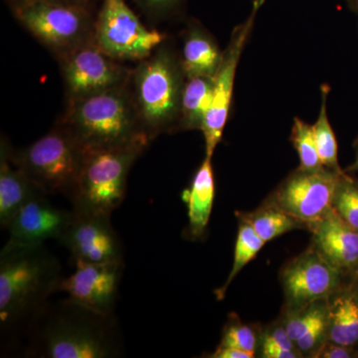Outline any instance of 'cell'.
Segmentation results:
<instances>
[{
    "mask_svg": "<svg viewBox=\"0 0 358 358\" xmlns=\"http://www.w3.org/2000/svg\"><path fill=\"white\" fill-rule=\"evenodd\" d=\"M30 327V357L113 358L122 353L115 315L96 312L69 298L46 306Z\"/></svg>",
    "mask_w": 358,
    "mask_h": 358,
    "instance_id": "6da1fadb",
    "label": "cell"
},
{
    "mask_svg": "<svg viewBox=\"0 0 358 358\" xmlns=\"http://www.w3.org/2000/svg\"><path fill=\"white\" fill-rule=\"evenodd\" d=\"M57 257L44 244L7 242L0 252V327L14 333L32 322L59 291L63 277Z\"/></svg>",
    "mask_w": 358,
    "mask_h": 358,
    "instance_id": "7a4b0ae2",
    "label": "cell"
},
{
    "mask_svg": "<svg viewBox=\"0 0 358 358\" xmlns=\"http://www.w3.org/2000/svg\"><path fill=\"white\" fill-rule=\"evenodd\" d=\"M185 81L180 54L169 39L131 70L129 90L141 129L150 141L178 131Z\"/></svg>",
    "mask_w": 358,
    "mask_h": 358,
    "instance_id": "3957f363",
    "label": "cell"
},
{
    "mask_svg": "<svg viewBox=\"0 0 358 358\" xmlns=\"http://www.w3.org/2000/svg\"><path fill=\"white\" fill-rule=\"evenodd\" d=\"M57 122L73 134L84 150L124 145L147 136L141 129L129 82L66 103L64 113Z\"/></svg>",
    "mask_w": 358,
    "mask_h": 358,
    "instance_id": "277c9868",
    "label": "cell"
},
{
    "mask_svg": "<svg viewBox=\"0 0 358 358\" xmlns=\"http://www.w3.org/2000/svg\"><path fill=\"white\" fill-rule=\"evenodd\" d=\"M152 141L140 136L115 147L85 150L81 173L72 197V209L112 215L126 197L129 171Z\"/></svg>",
    "mask_w": 358,
    "mask_h": 358,
    "instance_id": "5b68a950",
    "label": "cell"
},
{
    "mask_svg": "<svg viewBox=\"0 0 358 358\" xmlns=\"http://www.w3.org/2000/svg\"><path fill=\"white\" fill-rule=\"evenodd\" d=\"M84 148L62 124L55 122L46 134L11 159L45 194H62L70 200L81 173Z\"/></svg>",
    "mask_w": 358,
    "mask_h": 358,
    "instance_id": "8992f818",
    "label": "cell"
},
{
    "mask_svg": "<svg viewBox=\"0 0 358 358\" xmlns=\"http://www.w3.org/2000/svg\"><path fill=\"white\" fill-rule=\"evenodd\" d=\"M11 10L56 59L94 40L96 13L83 7L43 0Z\"/></svg>",
    "mask_w": 358,
    "mask_h": 358,
    "instance_id": "52a82bcc",
    "label": "cell"
},
{
    "mask_svg": "<svg viewBox=\"0 0 358 358\" xmlns=\"http://www.w3.org/2000/svg\"><path fill=\"white\" fill-rule=\"evenodd\" d=\"M167 39L166 33L143 24L126 0H101L94 41L110 57L120 62H140Z\"/></svg>",
    "mask_w": 358,
    "mask_h": 358,
    "instance_id": "ba28073f",
    "label": "cell"
},
{
    "mask_svg": "<svg viewBox=\"0 0 358 358\" xmlns=\"http://www.w3.org/2000/svg\"><path fill=\"white\" fill-rule=\"evenodd\" d=\"M265 2L266 0H253L248 17L241 24L235 26L229 44L223 51L220 65L213 76L210 108L201 129L205 141V157H213L216 148L222 140L224 129L229 117L238 65L253 31L257 15Z\"/></svg>",
    "mask_w": 358,
    "mask_h": 358,
    "instance_id": "9c48e42d",
    "label": "cell"
},
{
    "mask_svg": "<svg viewBox=\"0 0 358 358\" xmlns=\"http://www.w3.org/2000/svg\"><path fill=\"white\" fill-rule=\"evenodd\" d=\"M57 60L64 84L66 103L128 83L133 70L107 55L94 40Z\"/></svg>",
    "mask_w": 358,
    "mask_h": 358,
    "instance_id": "30bf717a",
    "label": "cell"
},
{
    "mask_svg": "<svg viewBox=\"0 0 358 358\" xmlns=\"http://www.w3.org/2000/svg\"><path fill=\"white\" fill-rule=\"evenodd\" d=\"M343 173L324 169L294 171L275 195V205L301 223L310 224L333 208L336 186Z\"/></svg>",
    "mask_w": 358,
    "mask_h": 358,
    "instance_id": "8fae6325",
    "label": "cell"
},
{
    "mask_svg": "<svg viewBox=\"0 0 358 358\" xmlns=\"http://www.w3.org/2000/svg\"><path fill=\"white\" fill-rule=\"evenodd\" d=\"M58 242L69 250L74 264L124 261L121 241L109 214L74 211L72 222Z\"/></svg>",
    "mask_w": 358,
    "mask_h": 358,
    "instance_id": "7c38bea8",
    "label": "cell"
},
{
    "mask_svg": "<svg viewBox=\"0 0 358 358\" xmlns=\"http://www.w3.org/2000/svg\"><path fill=\"white\" fill-rule=\"evenodd\" d=\"M76 271L63 278L59 291L71 300L105 315H114L124 273V261L74 264Z\"/></svg>",
    "mask_w": 358,
    "mask_h": 358,
    "instance_id": "4fadbf2b",
    "label": "cell"
},
{
    "mask_svg": "<svg viewBox=\"0 0 358 358\" xmlns=\"http://www.w3.org/2000/svg\"><path fill=\"white\" fill-rule=\"evenodd\" d=\"M74 217L73 209L52 204L47 194L40 193L26 201L9 223V243L41 245L47 240H59Z\"/></svg>",
    "mask_w": 358,
    "mask_h": 358,
    "instance_id": "5bb4252c",
    "label": "cell"
},
{
    "mask_svg": "<svg viewBox=\"0 0 358 358\" xmlns=\"http://www.w3.org/2000/svg\"><path fill=\"white\" fill-rule=\"evenodd\" d=\"M339 270L319 252H306L282 274V286L289 303L306 308L333 293L338 284Z\"/></svg>",
    "mask_w": 358,
    "mask_h": 358,
    "instance_id": "9a60e30c",
    "label": "cell"
},
{
    "mask_svg": "<svg viewBox=\"0 0 358 358\" xmlns=\"http://www.w3.org/2000/svg\"><path fill=\"white\" fill-rule=\"evenodd\" d=\"M308 226L313 234L315 250L327 262L339 271L358 265V231L334 208Z\"/></svg>",
    "mask_w": 358,
    "mask_h": 358,
    "instance_id": "2e32d148",
    "label": "cell"
},
{
    "mask_svg": "<svg viewBox=\"0 0 358 358\" xmlns=\"http://www.w3.org/2000/svg\"><path fill=\"white\" fill-rule=\"evenodd\" d=\"M11 150L10 143L2 136L0 143V225L6 229L26 201L44 193L14 164Z\"/></svg>",
    "mask_w": 358,
    "mask_h": 358,
    "instance_id": "e0dca14e",
    "label": "cell"
},
{
    "mask_svg": "<svg viewBox=\"0 0 358 358\" xmlns=\"http://www.w3.org/2000/svg\"><path fill=\"white\" fill-rule=\"evenodd\" d=\"M179 54L186 78L213 77L220 65L223 51L201 22L190 20L182 31V48Z\"/></svg>",
    "mask_w": 358,
    "mask_h": 358,
    "instance_id": "ac0fdd59",
    "label": "cell"
},
{
    "mask_svg": "<svg viewBox=\"0 0 358 358\" xmlns=\"http://www.w3.org/2000/svg\"><path fill=\"white\" fill-rule=\"evenodd\" d=\"M214 196L215 179L212 157H205L193 176L192 185L182 194L183 201L187 205L188 237L194 240L203 237L210 219Z\"/></svg>",
    "mask_w": 358,
    "mask_h": 358,
    "instance_id": "d6986e66",
    "label": "cell"
},
{
    "mask_svg": "<svg viewBox=\"0 0 358 358\" xmlns=\"http://www.w3.org/2000/svg\"><path fill=\"white\" fill-rule=\"evenodd\" d=\"M213 77L186 78L178 131H201L210 108Z\"/></svg>",
    "mask_w": 358,
    "mask_h": 358,
    "instance_id": "ffe728a7",
    "label": "cell"
},
{
    "mask_svg": "<svg viewBox=\"0 0 358 358\" xmlns=\"http://www.w3.org/2000/svg\"><path fill=\"white\" fill-rule=\"evenodd\" d=\"M327 320L331 343L350 348L358 343V301L353 296H338L329 308Z\"/></svg>",
    "mask_w": 358,
    "mask_h": 358,
    "instance_id": "44dd1931",
    "label": "cell"
},
{
    "mask_svg": "<svg viewBox=\"0 0 358 358\" xmlns=\"http://www.w3.org/2000/svg\"><path fill=\"white\" fill-rule=\"evenodd\" d=\"M329 88L327 85H322L320 88V109L317 122L313 124L315 131V141H317V150H319L320 162L322 166L331 171L343 173L338 164V143L336 134L329 122L327 115V96Z\"/></svg>",
    "mask_w": 358,
    "mask_h": 358,
    "instance_id": "7402d4cb",
    "label": "cell"
},
{
    "mask_svg": "<svg viewBox=\"0 0 358 358\" xmlns=\"http://www.w3.org/2000/svg\"><path fill=\"white\" fill-rule=\"evenodd\" d=\"M264 244L265 242L256 234L251 225L246 221H242L238 231L234 260H233L230 274L224 286L215 291L218 300H222L231 282L239 274L240 271L255 258L257 254L263 248Z\"/></svg>",
    "mask_w": 358,
    "mask_h": 358,
    "instance_id": "603a6c76",
    "label": "cell"
},
{
    "mask_svg": "<svg viewBox=\"0 0 358 358\" xmlns=\"http://www.w3.org/2000/svg\"><path fill=\"white\" fill-rule=\"evenodd\" d=\"M244 221L248 222L265 243L281 236L285 233L296 229L301 226V221L296 220L275 205L272 208H267L250 215Z\"/></svg>",
    "mask_w": 358,
    "mask_h": 358,
    "instance_id": "cb8c5ba5",
    "label": "cell"
},
{
    "mask_svg": "<svg viewBox=\"0 0 358 358\" xmlns=\"http://www.w3.org/2000/svg\"><path fill=\"white\" fill-rule=\"evenodd\" d=\"M291 140L300 159L299 169L312 171L324 169L320 162L313 124H308L300 117H294Z\"/></svg>",
    "mask_w": 358,
    "mask_h": 358,
    "instance_id": "d4e9b609",
    "label": "cell"
},
{
    "mask_svg": "<svg viewBox=\"0 0 358 358\" xmlns=\"http://www.w3.org/2000/svg\"><path fill=\"white\" fill-rule=\"evenodd\" d=\"M333 208L348 225L358 231V185L345 174L336 186Z\"/></svg>",
    "mask_w": 358,
    "mask_h": 358,
    "instance_id": "484cf974",
    "label": "cell"
},
{
    "mask_svg": "<svg viewBox=\"0 0 358 358\" xmlns=\"http://www.w3.org/2000/svg\"><path fill=\"white\" fill-rule=\"evenodd\" d=\"M133 2L148 20L160 22L180 16L188 0H133Z\"/></svg>",
    "mask_w": 358,
    "mask_h": 358,
    "instance_id": "4316f807",
    "label": "cell"
},
{
    "mask_svg": "<svg viewBox=\"0 0 358 358\" xmlns=\"http://www.w3.org/2000/svg\"><path fill=\"white\" fill-rule=\"evenodd\" d=\"M256 336L248 326L232 322L224 329L222 341L219 346L243 350L254 357L256 350Z\"/></svg>",
    "mask_w": 358,
    "mask_h": 358,
    "instance_id": "83f0119b",
    "label": "cell"
},
{
    "mask_svg": "<svg viewBox=\"0 0 358 358\" xmlns=\"http://www.w3.org/2000/svg\"><path fill=\"white\" fill-rule=\"evenodd\" d=\"M327 308L322 307L320 305L308 306L305 310L298 315H294L293 317H289L288 322H286L287 333H288L289 338L294 341L296 345V341H299L303 336L310 327L313 326V322L317 320V317L322 315V313L326 312Z\"/></svg>",
    "mask_w": 358,
    "mask_h": 358,
    "instance_id": "f1b7e54d",
    "label": "cell"
},
{
    "mask_svg": "<svg viewBox=\"0 0 358 358\" xmlns=\"http://www.w3.org/2000/svg\"><path fill=\"white\" fill-rule=\"evenodd\" d=\"M327 313H329V310L322 313L313 322V326L308 329L307 333L296 341V346L300 352H313L322 348L324 336H327V327H329Z\"/></svg>",
    "mask_w": 358,
    "mask_h": 358,
    "instance_id": "f546056e",
    "label": "cell"
},
{
    "mask_svg": "<svg viewBox=\"0 0 358 358\" xmlns=\"http://www.w3.org/2000/svg\"><path fill=\"white\" fill-rule=\"evenodd\" d=\"M294 343L289 338L288 333H287L285 327H275L271 331L270 333L266 334L264 338L263 348H289L294 350Z\"/></svg>",
    "mask_w": 358,
    "mask_h": 358,
    "instance_id": "4dcf8cb0",
    "label": "cell"
},
{
    "mask_svg": "<svg viewBox=\"0 0 358 358\" xmlns=\"http://www.w3.org/2000/svg\"><path fill=\"white\" fill-rule=\"evenodd\" d=\"M350 346L339 345L336 343L322 346L317 352V357L348 358L352 357Z\"/></svg>",
    "mask_w": 358,
    "mask_h": 358,
    "instance_id": "1f68e13d",
    "label": "cell"
},
{
    "mask_svg": "<svg viewBox=\"0 0 358 358\" xmlns=\"http://www.w3.org/2000/svg\"><path fill=\"white\" fill-rule=\"evenodd\" d=\"M212 358H251L253 357L249 353L243 352V350H237L233 348H224V346H218L215 352L209 355Z\"/></svg>",
    "mask_w": 358,
    "mask_h": 358,
    "instance_id": "d6a6232c",
    "label": "cell"
},
{
    "mask_svg": "<svg viewBox=\"0 0 358 358\" xmlns=\"http://www.w3.org/2000/svg\"><path fill=\"white\" fill-rule=\"evenodd\" d=\"M263 357L266 358H296L299 357V353L294 350L289 348H263Z\"/></svg>",
    "mask_w": 358,
    "mask_h": 358,
    "instance_id": "836d02e7",
    "label": "cell"
},
{
    "mask_svg": "<svg viewBox=\"0 0 358 358\" xmlns=\"http://www.w3.org/2000/svg\"><path fill=\"white\" fill-rule=\"evenodd\" d=\"M62 1L73 4V6L83 7V8L88 9V10L93 11L95 13L101 3V0H62Z\"/></svg>",
    "mask_w": 358,
    "mask_h": 358,
    "instance_id": "e575fe53",
    "label": "cell"
},
{
    "mask_svg": "<svg viewBox=\"0 0 358 358\" xmlns=\"http://www.w3.org/2000/svg\"><path fill=\"white\" fill-rule=\"evenodd\" d=\"M11 9L16 7L26 6V4L33 3V2L43 1V0H6ZM51 1H62V0H51Z\"/></svg>",
    "mask_w": 358,
    "mask_h": 358,
    "instance_id": "d590c367",
    "label": "cell"
},
{
    "mask_svg": "<svg viewBox=\"0 0 358 358\" xmlns=\"http://www.w3.org/2000/svg\"><path fill=\"white\" fill-rule=\"evenodd\" d=\"M350 171H357L358 173V143L357 148V157H355V162H353L352 166H350Z\"/></svg>",
    "mask_w": 358,
    "mask_h": 358,
    "instance_id": "8d00e7d4",
    "label": "cell"
},
{
    "mask_svg": "<svg viewBox=\"0 0 358 358\" xmlns=\"http://www.w3.org/2000/svg\"><path fill=\"white\" fill-rule=\"evenodd\" d=\"M348 1L350 2V6L358 13V0H348Z\"/></svg>",
    "mask_w": 358,
    "mask_h": 358,
    "instance_id": "74e56055",
    "label": "cell"
}]
</instances>
